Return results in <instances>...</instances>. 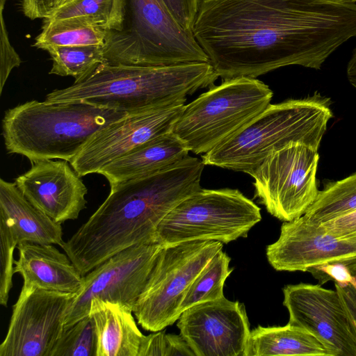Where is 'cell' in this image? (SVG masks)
I'll return each instance as SVG.
<instances>
[{
  "mask_svg": "<svg viewBox=\"0 0 356 356\" xmlns=\"http://www.w3.org/2000/svg\"><path fill=\"white\" fill-rule=\"evenodd\" d=\"M334 286L356 332V288L351 283L346 285L334 283Z\"/></svg>",
  "mask_w": 356,
  "mask_h": 356,
  "instance_id": "36",
  "label": "cell"
},
{
  "mask_svg": "<svg viewBox=\"0 0 356 356\" xmlns=\"http://www.w3.org/2000/svg\"><path fill=\"white\" fill-rule=\"evenodd\" d=\"M129 113L80 101L31 100L5 112L2 136L8 153L31 163L55 159L70 163L97 131Z\"/></svg>",
  "mask_w": 356,
  "mask_h": 356,
  "instance_id": "4",
  "label": "cell"
},
{
  "mask_svg": "<svg viewBox=\"0 0 356 356\" xmlns=\"http://www.w3.org/2000/svg\"><path fill=\"white\" fill-rule=\"evenodd\" d=\"M162 247L159 243L131 246L85 275L83 285L67 311L64 327L88 316L94 298L118 303L132 310Z\"/></svg>",
  "mask_w": 356,
  "mask_h": 356,
  "instance_id": "11",
  "label": "cell"
},
{
  "mask_svg": "<svg viewBox=\"0 0 356 356\" xmlns=\"http://www.w3.org/2000/svg\"><path fill=\"white\" fill-rule=\"evenodd\" d=\"M55 0H22V10L31 19H46L54 10Z\"/></svg>",
  "mask_w": 356,
  "mask_h": 356,
  "instance_id": "35",
  "label": "cell"
},
{
  "mask_svg": "<svg viewBox=\"0 0 356 356\" xmlns=\"http://www.w3.org/2000/svg\"><path fill=\"white\" fill-rule=\"evenodd\" d=\"M18 245L9 226L0 220V247H1V271H0V304L7 307L9 293L13 286L14 273L13 252Z\"/></svg>",
  "mask_w": 356,
  "mask_h": 356,
  "instance_id": "30",
  "label": "cell"
},
{
  "mask_svg": "<svg viewBox=\"0 0 356 356\" xmlns=\"http://www.w3.org/2000/svg\"><path fill=\"white\" fill-rule=\"evenodd\" d=\"M117 31H108L104 63L143 66L209 62L192 32L183 29L162 0H121Z\"/></svg>",
  "mask_w": 356,
  "mask_h": 356,
  "instance_id": "6",
  "label": "cell"
},
{
  "mask_svg": "<svg viewBox=\"0 0 356 356\" xmlns=\"http://www.w3.org/2000/svg\"><path fill=\"white\" fill-rule=\"evenodd\" d=\"M184 104L129 113L111 122L90 138L70 164L81 177L98 173L136 147L171 131Z\"/></svg>",
  "mask_w": 356,
  "mask_h": 356,
  "instance_id": "15",
  "label": "cell"
},
{
  "mask_svg": "<svg viewBox=\"0 0 356 356\" xmlns=\"http://www.w3.org/2000/svg\"><path fill=\"white\" fill-rule=\"evenodd\" d=\"M346 74L349 82L356 88V47L353 49L352 56L348 63Z\"/></svg>",
  "mask_w": 356,
  "mask_h": 356,
  "instance_id": "37",
  "label": "cell"
},
{
  "mask_svg": "<svg viewBox=\"0 0 356 356\" xmlns=\"http://www.w3.org/2000/svg\"><path fill=\"white\" fill-rule=\"evenodd\" d=\"M353 278L351 280V284L356 288V270L352 273Z\"/></svg>",
  "mask_w": 356,
  "mask_h": 356,
  "instance_id": "40",
  "label": "cell"
},
{
  "mask_svg": "<svg viewBox=\"0 0 356 356\" xmlns=\"http://www.w3.org/2000/svg\"><path fill=\"white\" fill-rule=\"evenodd\" d=\"M0 220L10 227L19 243H63L61 224L31 204L15 182L0 179Z\"/></svg>",
  "mask_w": 356,
  "mask_h": 356,
  "instance_id": "20",
  "label": "cell"
},
{
  "mask_svg": "<svg viewBox=\"0 0 356 356\" xmlns=\"http://www.w3.org/2000/svg\"><path fill=\"white\" fill-rule=\"evenodd\" d=\"M76 293L22 287L0 356H50Z\"/></svg>",
  "mask_w": 356,
  "mask_h": 356,
  "instance_id": "12",
  "label": "cell"
},
{
  "mask_svg": "<svg viewBox=\"0 0 356 356\" xmlns=\"http://www.w3.org/2000/svg\"><path fill=\"white\" fill-rule=\"evenodd\" d=\"M268 263L277 271L308 272L318 266L343 264L356 270V239L341 238L304 216L281 226L277 240L266 248Z\"/></svg>",
  "mask_w": 356,
  "mask_h": 356,
  "instance_id": "14",
  "label": "cell"
},
{
  "mask_svg": "<svg viewBox=\"0 0 356 356\" xmlns=\"http://www.w3.org/2000/svg\"><path fill=\"white\" fill-rule=\"evenodd\" d=\"M19 259L14 261V273L24 279V287L76 293L81 288L83 276L67 254L52 244L19 243Z\"/></svg>",
  "mask_w": 356,
  "mask_h": 356,
  "instance_id": "18",
  "label": "cell"
},
{
  "mask_svg": "<svg viewBox=\"0 0 356 356\" xmlns=\"http://www.w3.org/2000/svg\"><path fill=\"white\" fill-rule=\"evenodd\" d=\"M52 60L51 74L73 76L78 80L104 63L100 45L57 46L46 49Z\"/></svg>",
  "mask_w": 356,
  "mask_h": 356,
  "instance_id": "26",
  "label": "cell"
},
{
  "mask_svg": "<svg viewBox=\"0 0 356 356\" xmlns=\"http://www.w3.org/2000/svg\"><path fill=\"white\" fill-rule=\"evenodd\" d=\"M97 337L92 318L88 314L64 327L50 356H96Z\"/></svg>",
  "mask_w": 356,
  "mask_h": 356,
  "instance_id": "28",
  "label": "cell"
},
{
  "mask_svg": "<svg viewBox=\"0 0 356 356\" xmlns=\"http://www.w3.org/2000/svg\"><path fill=\"white\" fill-rule=\"evenodd\" d=\"M318 149L293 143L270 154L250 175L254 197L276 218L289 222L302 216L319 189Z\"/></svg>",
  "mask_w": 356,
  "mask_h": 356,
  "instance_id": "10",
  "label": "cell"
},
{
  "mask_svg": "<svg viewBox=\"0 0 356 356\" xmlns=\"http://www.w3.org/2000/svg\"><path fill=\"white\" fill-rule=\"evenodd\" d=\"M71 0H55L54 1V9L62 6L63 4L70 1Z\"/></svg>",
  "mask_w": 356,
  "mask_h": 356,
  "instance_id": "39",
  "label": "cell"
},
{
  "mask_svg": "<svg viewBox=\"0 0 356 356\" xmlns=\"http://www.w3.org/2000/svg\"><path fill=\"white\" fill-rule=\"evenodd\" d=\"M231 258L220 250L210 259L190 285L180 307L181 314L188 307L222 298L223 286L233 268Z\"/></svg>",
  "mask_w": 356,
  "mask_h": 356,
  "instance_id": "25",
  "label": "cell"
},
{
  "mask_svg": "<svg viewBox=\"0 0 356 356\" xmlns=\"http://www.w3.org/2000/svg\"><path fill=\"white\" fill-rule=\"evenodd\" d=\"M188 153L184 143L171 131L136 147L98 173L106 178L111 187L165 170L182 161Z\"/></svg>",
  "mask_w": 356,
  "mask_h": 356,
  "instance_id": "19",
  "label": "cell"
},
{
  "mask_svg": "<svg viewBox=\"0 0 356 356\" xmlns=\"http://www.w3.org/2000/svg\"><path fill=\"white\" fill-rule=\"evenodd\" d=\"M33 46L44 49L57 46H104L108 30L86 17L44 19Z\"/></svg>",
  "mask_w": 356,
  "mask_h": 356,
  "instance_id": "23",
  "label": "cell"
},
{
  "mask_svg": "<svg viewBox=\"0 0 356 356\" xmlns=\"http://www.w3.org/2000/svg\"><path fill=\"white\" fill-rule=\"evenodd\" d=\"M331 104L318 92L270 104L232 137L202 154V161L250 175L267 156L289 144L300 143L318 150L333 117Z\"/></svg>",
  "mask_w": 356,
  "mask_h": 356,
  "instance_id": "5",
  "label": "cell"
},
{
  "mask_svg": "<svg viewBox=\"0 0 356 356\" xmlns=\"http://www.w3.org/2000/svg\"><path fill=\"white\" fill-rule=\"evenodd\" d=\"M132 310L118 303L94 298L89 315L96 337V356H138L144 335L137 327Z\"/></svg>",
  "mask_w": 356,
  "mask_h": 356,
  "instance_id": "21",
  "label": "cell"
},
{
  "mask_svg": "<svg viewBox=\"0 0 356 356\" xmlns=\"http://www.w3.org/2000/svg\"><path fill=\"white\" fill-rule=\"evenodd\" d=\"M273 95L270 88L256 78L225 79L184 104L172 131L189 152L204 154L266 109Z\"/></svg>",
  "mask_w": 356,
  "mask_h": 356,
  "instance_id": "7",
  "label": "cell"
},
{
  "mask_svg": "<svg viewBox=\"0 0 356 356\" xmlns=\"http://www.w3.org/2000/svg\"><path fill=\"white\" fill-rule=\"evenodd\" d=\"M261 220V209L238 189L201 188L162 220L156 242L163 247L196 240L227 244L247 237Z\"/></svg>",
  "mask_w": 356,
  "mask_h": 356,
  "instance_id": "8",
  "label": "cell"
},
{
  "mask_svg": "<svg viewBox=\"0 0 356 356\" xmlns=\"http://www.w3.org/2000/svg\"><path fill=\"white\" fill-rule=\"evenodd\" d=\"M177 321L195 356H245L251 330L243 303L223 296L188 307Z\"/></svg>",
  "mask_w": 356,
  "mask_h": 356,
  "instance_id": "13",
  "label": "cell"
},
{
  "mask_svg": "<svg viewBox=\"0 0 356 356\" xmlns=\"http://www.w3.org/2000/svg\"><path fill=\"white\" fill-rule=\"evenodd\" d=\"M320 283L333 280L334 283L346 285L351 282L353 275L350 268L343 264H327L318 266L309 271Z\"/></svg>",
  "mask_w": 356,
  "mask_h": 356,
  "instance_id": "33",
  "label": "cell"
},
{
  "mask_svg": "<svg viewBox=\"0 0 356 356\" xmlns=\"http://www.w3.org/2000/svg\"><path fill=\"white\" fill-rule=\"evenodd\" d=\"M191 32L224 80L288 65L319 70L356 36V3L200 0Z\"/></svg>",
  "mask_w": 356,
  "mask_h": 356,
  "instance_id": "1",
  "label": "cell"
},
{
  "mask_svg": "<svg viewBox=\"0 0 356 356\" xmlns=\"http://www.w3.org/2000/svg\"><path fill=\"white\" fill-rule=\"evenodd\" d=\"M356 210V172L338 181H325L314 202L303 215L309 220L323 223Z\"/></svg>",
  "mask_w": 356,
  "mask_h": 356,
  "instance_id": "24",
  "label": "cell"
},
{
  "mask_svg": "<svg viewBox=\"0 0 356 356\" xmlns=\"http://www.w3.org/2000/svg\"><path fill=\"white\" fill-rule=\"evenodd\" d=\"M121 17V0H71L54 9L44 19L86 17L109 31H114L119 29Z\"/></svg>",
  "mask_w": 356,
  "mask_h": 356,
  "instance_id": "27",
  "label": "cell"
},
{
  "mask_svg": "<svg viewBox=\"0 0 356 356\" xmlns=\"http://www.w3.org/2000/svg\"><path fill=\"white\" fill-rule=\"evenodd\" d=\"M179 25L191 32L200 0H162Z\"/></svg>",
  "mask_w": 356,
  "mask_h": 356,
  "instance_id": "32",
  "label": "cell"
},
{
  "mask_svg": "<svg viewBox=\"0 0 356 356\" xmlns=\"http://www.w3.org/2000/svg\"><path fill=\"white\" fill-rule=\"evenodd\" d=\"M218 78L210 62L159 66L103 63L70 86L54 90L44 101H80L135 113L184 104L188 95L213 86Z\"/></svg>",
  "mask_w": 356,
  "mask_h": 356,
  "instance_id": "3",
  "label": "cell"
},
{
  "mask_svg": "<svg viewBox=\"0 0 356 356\" xmlns=\"http://www.w3.org/2000/svg\"><path fill=\"white\" fill-rule=\"evenodd\" d=\"M337 356L334 350L309 331L287 323L258 325L250 331L245 356Z\"/></svg>",
  "mask_w": 356,
  "mask_h": 356,
  "instance_id": "22",
  "label": "cell"
},
{
  "mask_svg": "<svg viewBox=\"0 0 356 356\" xmlns=\"http://www.w3.org/2000/svg\"><path fill=\"white\" fill-rule=\"evenodd\" d=\"M65 160H42L15 182L26 200L58 223L76 220L86 208L88 188Z\"/></svg>",
  "mask_w": 356,
  "mask_h": 356,
  "instance_id": "17",
  "label": "cell"
},
{
  "mask_svg": "<svg viewBox=\"0 0 356 356\" xmlns=\"http://www.w3.org/2000/svg\"><path fill=\"white\" fill-rule=\"evenodd\" d=\"M6 0H0L1 12V48H0V95H1L4 85L15 67L20 65L22 60L11 45L3 18V8Z\"/></svg>",
  "mask_w": 356,
  "mask_h": 356,
  "instance_id": "31",
  "label": "cell"
},
{
  "mask_svg": "<svg viewBox=\"0 0 356 356\" xmlns=\"http://www.w3.org/2000/svg\"><path fill=\"white\" fill-rule=\"evenodd\" d=\"M216 241L196 240L162 247L132 312L145 330L159 332L181 316L187 291L199 273L220 250Z\"/></svg>",
  "mask_w": 356,
  "mask_h": 356,
  "instance_id": "9",
  "label": "cell"
},
{
  "mask_svg": "<svg viewBox=\"0 0 356 356\" xmlns=\"http://www.w3.org/2000/svg\"><path fill=\"white\" fill-rule=\"evenodd\" d=\"M327 2L337 3V4H347V3H355L356 0H323Z\"/></svg>",
  "mask_w": 356,
  "mask_h": 356,
  "instance_id": "38",
  "label": "cell"
},
{
  "mask_svg": "<svg viewBox=\"0 0 356 356\" xmlns=\"http://www.w3.org/2000/svg\"><path fill=\"white\" fill-rule=\"evenodd\" d=\"M336 236L356 239V210L321 223Z\"/></svg>",
  "mask_w": 356,
  "mask_h": 356,
  "instance_id": "34",
  "label": "cell"
},
{
  "mask_svg": "<svg viewBox=\"0 0 356 356\" xmlns=\"http://www.w3.org/2000/svg\"><path fill=\"white\" fill-rule=\"evenodd\" d=\"M204 165L188 156L165 170L111 186L104 202L60 247L84 276L126 248L157 243L162 220L201 188Z\"/></svg>",
  "mask_w": 356,
  "mask_h": 356,
  "instance_id": "2",
  "label": "cell"
},
{
  "mask_svg": "<svg viewBox=\"0 0 356 356\" xmlns=\"http://www.w3.org/2000/svg\"><path fill=\"white\" fill-rule=\"evenodd\" d=\"M283 294L289 323L315 335L337 356H356V332L336 289L300 283L286 285Z\"/></svg>",
  "mask_w": 356,
  "mask_h": 356,
  "instance_id": "16",
  "label": "cell"
},
{
  "mask_svg": "<svg viewBox=\"0 0 356 356\" xmlns=\"http://www.w3.org/2000/svg\"><path fill=\"white\" fill-rule=\"evenodd\" d=\"M138 356H195L182 336L165 331L143 337Z\"/></svg>",
  "mask_w": 356,
  "mask_h": 356,
  "instance_id": "29",
  "label": "cell"
}]
</instances>
